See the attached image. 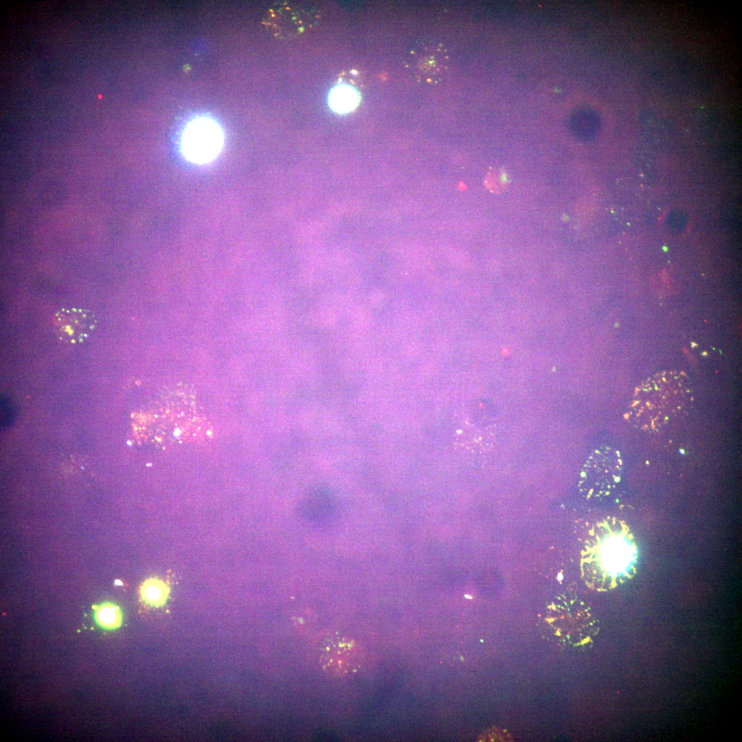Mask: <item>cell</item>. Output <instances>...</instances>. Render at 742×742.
<instances>
[{
	"label": "cell",
	"mask_w": 742,
	"mask_h": 742,
	"mask_svg": "<svg viewBox=\"0 0 742 742\" xmlns=\"http://www.w3.org/2000/svg\"><path fill=\"white\" fill-rule=\"evenodd\" d=\"M621 464L616 450L608 447L596 449L581 469L578 482L580 491L587 497L607 495L619 480Z\"/></svg>",
	"instance_id": "3"
},
{
	"label": "cell",
	"mask_w": 742,
	"mask_h": 742,
	"mask_svg": "<svg viewBox=\"0 0 742 742\" xmlns=\"http://www.w3.org/2000/svg\"><path fill=\"white\" fill-rule=\"evenodd\" d=\"M359 101V95L352 87L341 85L335 87L330 96V104L332 108L339 113H346L352 111Z\"/></svg>",
	"instance_id": "9"
},
{
	"label": "cell",
	"mask_w": 742,
	"mask_h": 742,
	"mask_svg": "<svg viewBox=\"0 0 742 742\" xmlns=\"http://www.w3.org/2000/svg\"><path fill=\"white\" fill-rule=\"evenodd\" d=\"M319 651L323 668L334 675H344L355 667L357 650L351 641L339 637L330 638L325 640Z\"/></svg>",
	"instance_id": "7"
},
{
	"label": "cell",
	"mask_w": 742,
	"mask_h": 742,
	"mask_svg": "<svg viewBox=\"0 0 742 742\" xmlns=\"http://www.w3.org/2000/svg\"><path fill=\"white\" fill-rule=\"evenodd\" d=\"M95 619L102 627L114 629L121 625L122 616L119 607L108 603L96 607Z\"/></svg>",
	"instance_id": "10"
},
{
	"label": "cell",
	"mask_w": 742,
	"mask_h": 742,
	"mask_svg": "<svg viewBox=\"0 0 742 742\" xmlns=\"http://www.w3.org/2000/svg\"><path fill=\"white\" fill-rule=\"evenodd\" d=\"M686 376L676 371L657 373L637 388L629 407V423L640 429L660 432L683 419L691 398Z\"/></svg>",
	"instance_id": "1"
},
{
	"label": "cell",
	"mask_w": 742,
	"mask_h": 742,
	"mask_svg": "<svg viewBox=\"0 0 742 742\" xmlns=\"http://www.w3.org/2000/svg\"><path fill=\"white\" fill-rule=\"evenodd\" d=\"M507 183V177L500 170L490 172L486 180L488 188L495 192L501 191Z\"/></svg>",
	"instance_id": "11"
},
{
	"label": "cell",
	"mask_w": 742,
	"mask_h": 742,
	"mask_svg": "<svg viewBox=\"0 0 742 742\" xmlns=\"http://www.w3.org/2000/svg\"><path fill=\"white\" fill-rule=\"evenodd\" d=\"M140 596L143 601L151 606L159 607L167 600L170 589L162 580L157 578L146 579L140 586Z\"/></svg>",
	"instance_id": "8"
},
{
	"label": "cell",
	"mask_w": 742,
	"mask_h": 742,
	"mask_svg": "<svg viewBox=\"0 0 742 742\" xmlns=\"http://www.w3.org/2000/svg\"><path fill=\"white\" fill-rule=\"evenodd\" d=\"M628 535L615 521L596 527L583 552L582 570L588 580L608 583L629 574L635 548Z\"/></svg>",
	"instance_id": "2"
},
{
	"label": "cell",
	"mask_w": 742,
	"mask_h": 742,
	"mask_svg": "<svg viewBox=\"0 0 742 742\" xmlns=\"http://www.w3.org/2000/svg\"><path fill=\"white\" fill-rule=\"evenodd\" d=\"M223 133L216 122L207 117L191 120L184 128L181 147L184 157L196 164H207L218 155Z\"/></svg>",
	"instance_id": "4"
},
{
	"label": "cell",
	"mask_w": 742,
	"mask_h": 742,
	"mask_svg": "<svg viewBox=\"0 0 742 742\" xmlns=\"http://www.w3.org/2000/svg\"><path fill=\"white\" fill-rule=\"evenodd\" d=\"M319 18V11L313 6L285 2L269 10L267 24L276 36L287 38L313 27Z\"/></svg>",
	"instance_id": "5"
},
{
	"label": "cell",
	"mask_w": 742,
	"mask_h": 742,
	"mask_svg": "<svg viewBox=\"0 0 742 742\" xmlns=\"http://www.w3.org/2000/svg\"><path fill=\"white\" fill-rule=\"evenodd\" d=\"M58 339L67 344H77L89 338L98 324L96 314L81 308H63L53 319Z\"/></svg>",
	"instance_id": "6"
}]
</instances>
